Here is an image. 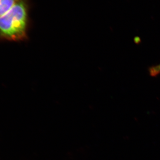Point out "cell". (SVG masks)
Returning a JSON list of instances; mask_svg holds the SVG:
<instances>
[{
  "instance_id": "obj_1",
  "label": "cell",
  "mask_w": 160,
  "mask_h": 160,
  "mask_svg": "<svg viewBox=\"0 0 160 160\" xmlns=\"http://www.w3.org/2000/svg\"><path fill=\"white\" fill-rule=\"evenodd\" d=\"M27 23V0H18L9 11L0 17V41L26 39Z\"/></svg>"
},
{
  "instance_id": "obj_2",
  "label": "cell",
  "mask_w": 160,
  "mask_h": 160,
  "mask_svg": "<svg viewBox=\"0 0 160 160\" xmlns=\"http://www.w3.org/2000/svg\"><path fill=\"white\" fill-rule=\"evenodd\" d=\"M18 0H0V17L9 11Z\"/></svg>"
},
{
  "instance_id": "obj_3",
  "label": "cell",
  "mask_w": 160,
  "mask_h": 160,
  "mask_svg": "<svg viewBox=\"0 0 160 160\" xmlns=\"http://www.w3.org/2000/svg\"><path fill=\"white\" fill-rule=\"evenodd\" d=\"M149 71L151 76H157L160 74V64L151 66L149 68Z\"/></svg>"
}]
</instances>
